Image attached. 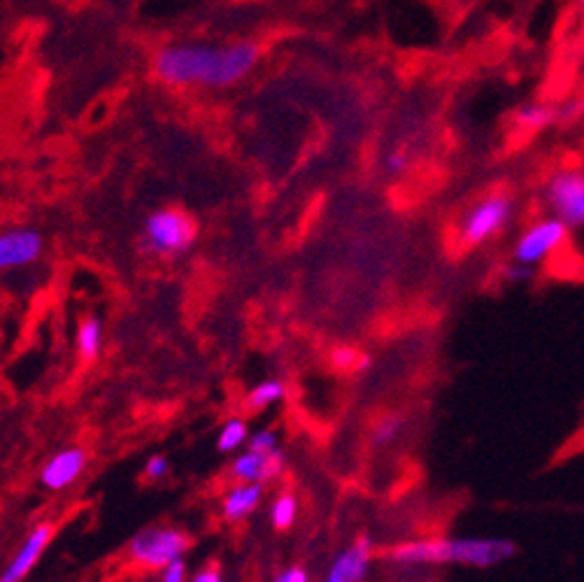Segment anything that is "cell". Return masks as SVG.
Here are the masks:
<instances>
[{"label":"cell","mask_w":584,"mask_h":582,"mask_svg":"<svg viewBox=\"0 0 584 582\" xmlns=\"http://www.w3.org/2000/svg\"><path fill=\"white\" fill-rule=\"evenodd\" d=\"M403 417L401 415H384L373 424V431H370V440H373L375 447H387L391 443H396L398 436L403 434Z\"/></svg>","instance_id":"cell-20"},{"label":"cell","mask_w":584,"mask_h":582,"mask_svg":"<svg viewBox=\"0 0 584 582\" xmlns=\"http://www.w3.org/2000/svg\"><path fill=\"white\" fill-rule=\"evenodd\" d=\"M168 459L166 457H161V454H156V457H152L147 461V468H145V473H147V478L149 480H161L163 475L168 473Z\"/></svg>","instance_id":"cell-27"},{"label":"cell","mask_w":584,"mask_h":582,"mask_svg":"<svg viewBox=\"0 0 584 582\" xmlns=\"http://www.w3.org/2000/svg\"><path fill=\"white\" fill-rule=\"evenodd\" d=\"M103 343V329L101 322L96 317H87L77 329V350H80V357L84 361H91L98 357Z\"/></svg>","instance_id":"cell-18"},{"label":"cell","mask_w":584,"mask_h":582,"mask_svg":"<svg viewBox=\"0 0 584 582\" xmlns=\"http://www.w3.org/2000/svg\"><path fill=\"white\" fill-rule=\"evenodd\" d=\"M384 168H387V173L394 177L408 173L410 154L405 152V149H391V152L387 154V159H384Z\"/></svg>","instance_id":"cell-22"},{"label":"cell","mask_w":584,"mask_h":582,"mask_svg":"<svg viewBox=\"0 0 584 582\" xmlns=\"http://www.w3.org/2000/svg\"><path fill=\"white\" fill-rule=\"evenodd\" d=\"M512 215H515V201H512V196L505 194V191H491V194L482 196L461 217L457 226V243L466 247V250L487 245L498 233L508 229Z\"/></svg>","instance_id":"cell-3"},{"label":"cell","mask_w":584,"mask_h":582,"mask_svg":"<svg viewBox=\"0 0 584 582\" xmlns=\"http://www.w3.org/2000/svg\"><path fill=\"white\" fill-rule=\"evenodd\" d=\"M557 122V108L547 103H526L515 112L517 131L536 133Z\"/></svg>","instance_id":"cell-14"},{"label":"cell","mask_w":584,"mask_h":582,"mask_svg":"<svg viewBox=\"0 0 584 582\" xmlns=\"http://www.w3.org/2000/svg\"><path fill=\"white\" fill-rule=\"evenodd\" d=\"M533 275H536V268L522 266L517 261H510L508 266H503V280L510 282V285H522V282H529Z\"/></svg>","instance_id":"cell-24"},{"label":"cell","mask_w":584,"mask_h":582,"mask_svg":"<svg viewBox=\"0 0 584 582\" xmlns=\"http://www.w3.org/2000/svg\"><path fill=\"white\" fill-rule=\"evenodd\" d=\"M287 396V385L282 380H263L259 385H254L245 396V408L249 413H261L277 406Z\"/></svg>","instance_id":"cell-16"},{"label":"cell","mask_w":584,"mask_h":582,"mask_svg":"<svg viewBox=\"0 0 584 582\" xmlns=\"http://www.w3.org/2000/svg\"><path fill=\"white\" fill-rule=\"evenodd\" d=\"M247 447H249V450H254V452L270 454V452L280 450V434H277L275 429H261L259 434L249 436Z\"/></svg>","instance_id":"cell-21"},{"label":"cell","mask_w":584,"mask_h":582,"mask_svg":"<svg viewBox=\"0 0 584 582\" xmlns=\"http://www.w3.org/2000/svg\"><path fill=\"white\" fill-rule=\"evenodd\" d=\"M287 468V454L280 447V450L263 454V452H254L247 450L240 452L238 457L233 459V464L229 468V475L233 482H256V485H268L280 478Z\"/></svg>","instance_id":"cell-8"},{"label":"cell","mask_w":584,"mask_h":582,"mask_svg":"<svg viewBox=\"0 0 584 582\" xmlns=\"http://www.w3.org/2000/svg\"><path fill=\"white\" fill-rule=\"evenodd\" d=\"M298 517V499L294 492H280L270 501V524L275 531H289Z\"/></svg>","instance_id":"cell-17"},{"label":"cell","mask_w":584,"mask_h":582,"mask_svg":"<svg viewBox=\"0 0 584 582\" xmlns=\"http://www.w3.org/2000/svg\"><path fill=\"white\" fill-rule=\"evenodd\" d=\"M580 5H582V14H584V0H580Z\"/></svg>","instance_id":"cell-29"},{"label":"cell","mask_w":584,"mask_h":582,"mask_svg":"<svg viewBox=\"0 0 584 582\" xmlns=\"http://www.w3.org/2000/svg\"><path fill=\"white\" fill-rule=\"evenodd\" d=\"M189 582H222V573H219L217 566H208V569L198 571Z\"/></svg>","instance_id":"cell-28"},{"label":"cell","mask_w":584,"mask_h":582,"mask_svg":"<svg viewBox=\"0 0 584 582\" xmlns=\"http://www.w3.org/2000/svg\"><path fill=\"white\" fill-rule=\"evenodd\" d=\"M84 466H87V452L82 447H68L47 461L40 480L47 489H66L80 478Z\"/></svg>","instance_id":"cell-12"},{"label":"cell","mask_w":584,"mask_h":582,"mask_svg":"<svg viewBox=\"0 0 584 582\" xmlns=\"http://www.w3.org/2000/svg\"><path fill=\"white\" fill-rule=\"evenodd\" d=\"M161 582H187V564H184L182 557L163 566Z\"/></svg>","instance_id":"cell-26"},{"label":"cell","mask_w":584,"mask_h":582,"mask_svg":"<svg viewBox=\"0 0 584 582\" xmlns=\"http://www.w3.org/2000/svg\"><path fill=\"white\" fill-rule=\"evenodd\" d=\"M273 582H312V580H310V573L305 571L301 564H294V566H284L282 571H277Z\"/></svg>","instance_id":"cell-25"},{"label":"cell","mask_w":584,"mask_h":582,"mask_svg":"<svg viewBox=\"0 0 584 582\" xmlns=\"http://www.w3.org/2000/svg\"><path fill=\"white\" fill-rule=\"evenodd\" d=\"M370 564H373V541L368 536H359L338 552L324 582H363L368 578Z\"/></svg>","instance_id":"cell-9"},{"label":"cell","mask_w":584,"mask_h":582,"mask_svg":"<svg viewBox=\"0 0 584 582\" xmlns=\"http://www.w3.org/2000/svg\"><path fill=\"white\" fill-rule=\"evenodd\" d=\"M582 117H584V96L573 98V101H568L557 108V122H561V124L578 122V119H582Z\"/></svg>","instance_id":"cell-23"},{"label":"cell","mask_w":584,"mask_h":582,"mask_svg":"<svg viewBox=\"0 0 584 582\" xmlns=\"http://www.w3.org/2000/svg\"><path fill=\"white\" fill-rule=\"evenodd\" d=\"M259 59L261 47L252 40L231 45L180 42L161 47L152 59V70L156 80L170 87L224 89L245 80Z\"/></svg>","instance_id":"cell-1"},{"label":"cell","mask_w":584,"mask_h":582,"mask_svg":"<svg viewBox=\"0 0 584 582\" xmlns=\"http://www.w3.org/2000/svg\"><path fill=\"white\" fill-rule=\"evenodd\" d=\"M52 536H54V524L52 522L38 524V527H35L31 534H28L24 545H21L17 555H14V559L10 562V566L5 569L3 576H0V582H21V580H24L28 573H31L33 566L38 564V559L42 557V552L47 550V545H49V541H52Z\"/></svg>","instance_id":"cell-11"},{"label":"cell","mask_w":584,"mask_h":582,"mask_svg":"<svg viewBox=\"0 0 584 582\" xmlns=\"http://www.w3.org/2000/svg\"><path fill=\"white\" fill-rule=\"evenodd\" d=\"M249 440V427L245 420H240V417H233L222 427L219 431V438H217V447L219 452H235L238 447H245Z\"/></svg>","instance_id":"cell-19"},{"label":"cell","mask_w":584,"mask_h":582,"mask_svg":"<svg viewBox=\"0 0 584 582\" xmlns=\"http://www.w3.org/2000/svg\"><path fill=\"white\" fill-rule=\"evenodd\" d=\"M189 545V536L180 529L152 527L133 538L128 545V555L145 569H163L173 559H180L189 550Z\"/></svg>","instance_id":"cell-7"},{"label":"cell","mask_w":584,"mask_h":582,"mask_svg":"<svg viewBox=\"0 0 584 582\" xmlns=\"http://www.w3.org/2000/svg\"><path fill=\"white\" fill-rule=\"evenodd\" d=\"M329 361L338 373L363 375L373 368V357L354 345H336L329 354Z\"/></svg>","instance_id":"cell-15"},{"label":"cell","mask_w":584,"mask_h":582,"mask_svg":"<svg viewBox=\"0 0 584 582\" xmlns=\"http://www.w3.org/2000/svg\"><path fill=\"white\" fill-rule=\"evenodd\" d=\"M571 238V229L557 217H543L538 222L519 233L515 247H512V261L517 264L538 268L547 259L554 257L561 247H566Z\"/></svg>","instance_id":"cell-5"},{"label":"cell","mask_w":584,"mask_h":582,"mask_svg":"<svg viewBox=\"0 0 584 582\" xmlns=\"http://www.w3.org/2000/svg\"><path fill=\"white\" fill-rule=\"evenodd\" d=\"M42 252V236L35 229L0 231V271L33 264Z\"/></svg>","instance_id":"cell-10"},{"label":"cell","mask_w":584,"mask_h":582,"mask_svg":"<svg viewBox=\"0 0 584 582\" xmlns=\"http://www.w3.org/2000/svg\"><path fill=\"white\" fill-rule=\"evenodd\" d=\"M263 503V485L256 482H235L222 501L226 522H242Z\"/></svg>","instance_id":"cell-13"},{"label":"cell","mask_w":584,"mask_h":582,"mask_svg":"<svg viewBox=\"0 0 584 582\" xmlns=\"http://www.w3.org/2000/svg\"><path fill=\"white\" fill-rule=\"evenodd\" d=\"M198 226L182 208H161L152 212L142 231V247L154 257H173L194 245Z\"/></svg>","instance_id":"cell-4"},{"label":"cell","mask_w":584,"mask_h":582,"mask_svg":"<svg viewBox=\"0 0 584 582\" xmlns=\"http://www.w3.org/2000/svg\"><path fill=\"white\" fill-rule=\"evenodd\" d=\"M545 203L552 217L568 229H584V170L561 168L545 184Z\"/></svg>","instance_id":"cell-6"},{"label":"cell","mask_w":584,"mask_h":582,"mask_svg":"<svg viewBox=\"0 0 584 582\" xmlns=\"http://www.w3.org/2000/svg\"><path fill=\"white\" fill-rule=\"evenodd\" d=\"M517 555V545L503 536H459L422 538L391 545L387 559L403 569L426 566H468V569H494Z\"/></svg>","instance_id":"cell-2"}]
</instances>
